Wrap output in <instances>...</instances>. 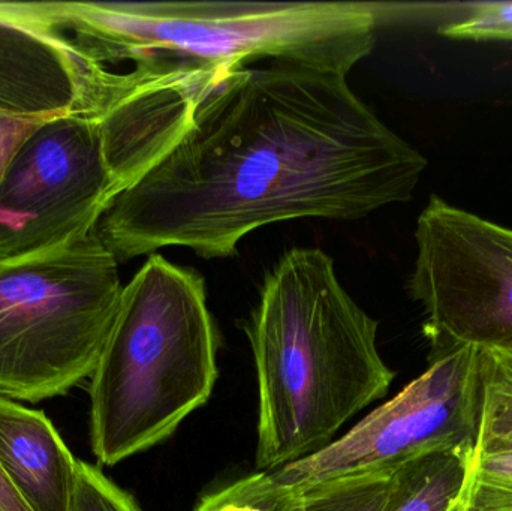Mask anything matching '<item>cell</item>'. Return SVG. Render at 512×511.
I'll list each match as a JSON object with an SVG mask.
<instances>
[{
    "label": "cell",
    "instance_id": "obj_1",
    "mask_svg": "<svg viewBox=\"0 0 512 511\" xmlns=\"http://www.w3.org/2000/svg\"><path fill=\"white\" fill-rule=\"evenodd\" d=\"M426 167L346 75L274 60L222 78L182 140L111 203L96 233L119 263L168 246L227 258L265 225L355 221L406 203Z\"/></svg>",
    "mask_w": 512,
    "mask_h": 511
},
{
    "label": "cell",
    "instance_id": "obj_2",
    "mask_svg": "<svg viewBox=\"0 0 512 511\" xmlns=\"http://www.w3.org/2000/svg\"><path fill=\"white\" fill-rule=\"evenodd\" d=\"M245 330L258 377L261 471L321 452L396 377L378 351V321L346 293L321 249L283 254Z\"/></svg>",
    "mask_w": 512,
    "mask_h": 511
},
{
    "label": "cell",
    "instance_id": "obj_3",
    "mask_svg": "<svg viewBox=\"0 0 512 511\" xmlns=\"http://www.w3.org/2000/svg\"><path fill=\"white\" fill-rule=\"evenodd\" d=\"M98 62L236 71L258 60L348 77L375 47L378 14L357 2H50Z\"/></svg>",
    "mask_w": 512,
    "mask_h": 511
},
{
    "label": "cell",
    "instance_id": "obj_4",
    "mask_svg": "<svg viewBox=\"0 0 512 511\" xmlns=\"http://www.w3.org/2000/svg\"><path fill=\"white\" fill-rule=\"evenodd\" d=\"M218 345L203 276L149 255L123 287L90 377V446L99 464L114 467L164 443L207 404Z\"/></svg>",
    "mask_w": 512,
    "mask_h": 511
},
{
    "label": "cell",
    "instance_id": "obj_5",
    "mask_svg": "<svg viewBox=\"0 0 512 511\" xmlns=\"http://www.w3.org/2000/svg\"><path fill=\"white\" fill-rule=\"evenodd\" d=\"M122 290L119 261L96 230L0 260V398L36 404L92 377Z\"/></svg>",
    "mask_w": 512,
    "mask_h": 511
},
{
    "label": "cell",
    "instance_id": "obj_6",
    "mask_svg": "<svg viewBox=\"0 0 512 511\" xmlns=\"http://www.w3.org/2000/svg\"><path fill=\"white\" fill-rule=\"evenodd\" d=\"M480 369L478 348L432 350L426 372L348 434L315 455L265 473L282 488L301 494L351 477L394 473L406 462L436 450L474 452Z\"/></svg>",
    "mask_w": 512,
    "mask_h": 511
},
{
    "label": "cell",
    "instance_id": "obj_7",
    "mask_svg": "<svg viewBox=\"0 0 512 511\" xmlns=\"http://www.w3.org/2000/svg\"><path fill=\"white\" fill-rule=\"evenodd\" d=\"M408 281L432 350L478 348L512 357V230L433 195L415 230Z\"/></svg>",
    "mask_w": 512,
    "mask_h": 511
},
{
    "label": "cell",
    "instance_id": "obj_8",
    "mask_svg": "<svg viewBox=\"0 0 512 511\" xmlns=\"http://www.w3.org/2000/svg\"><path fill=\"white\" fill-rule=\"evenodd\" d=\"M102 111L54 117L21 144L0 179V260L93 233L122 194L108 159Z\"/></svg>",
    "mask_w": 512,
    "mask_h": 511
},
{
    "label": "cell",
    "instance_id": "obj_9",
    "mask_svg": "<svg viewBox=\"0 0 512 511\" xmlns=\"http://www.w3.org/2000/svg\"><path fill=\"white\" fill-rule=\"evenodd\" d=\"M132 81L84 53L48 2H0V116L54 119L104 110Z\"/></svg>",
    "mask_w": 512,
    "mask_h": 511
},
{
    "label": "cell",
    "instance_id": "obj_10",
    "mask_svg": "<svg viewBox=\"0 0 512 511\" xmlns=\"http://www.w3.org/2000/svg\"><path fill=\"white\" fill-rule=\"evenodd\" d=\"M77 459L42 411L0 398V468L32 511H69Z\"/></svg>",
    "mask_w": 512,
    "mask_h": 511
},
{
    "label": "cell",
    "instance_id": "obj_11",
    "mask_svg": "<svg viewBox=\"0 0 512 511\" xmlns=\"http://www.w3.org/2000/svg\"><path fill=\"white\" fill-rule=\"evenodd\" d=\"M474 452L436 450L406 462L391 477L384 511H450L465 485Z\"/></svg>",
    "mask_w": 512,
    "mask_h": 511
},
{
    "label": "cell",
    "instance_id": "obj_12",
    "mask_svg": "<svg viewBox=\"0 0 512 511\" xmlns=\"http://www.w3.org/2000/svg\"><path fill=\"white\" fill-rule=\"evenodd\" d=\"M481 399L474 456L512 452V357L481 350Z\"/></svg>",
    "mask_w": 512,
    "mask_h": 511
},
{
    "label": "cell",
    "instance_id": "obj_13",
    "mask_svg": "<svg viewBox=\"0 0 512 511\" xmlns=\"http://www.w3.org/2000/svg\"><path fill=\"white\" fill-rule=\"evenodd\" d=\"M303 504V494L282 488L261 471L206 495L195 511H301Z\"/></svg>",
    "mask_w": 512,
    "mask_h": 511
},
{
    "label": "cell",
    "instance_id": "obj_14",
    "mask_svg": "<svg viewBox=\"0 0 512 511\" xmlns=\"http://www.w3.org/2000/svg\"><path fill=\"white\" fill-rule=\"evenodd\" d=\"M457 511H512V452L472 456Z\"/></svg>",
    "mask_w": 512,
    "mask_h": 511
},
{
    "label": "cell",
    "instance_id": "obj_15",
    "mask_svg": "<svg viewBox=\"0 0 512 511\" xmlns=\"http://www.w3.org/2000/svg\"><path fill=\"white\" fill-rule=\"evenodd\" d=\"M393 473L351 477L301 492V511H384Z\"/></svg>",
    "mask_w": 512,
    "mask_h": 511
},
{
    "label": "cell",
    "instance_id": "obj_16",
    "mask_svg": "<svg viewBox=\"0 0 512 511\" xmlns=\"http://www.w3.org/2000/svg\"><path fill=\"white\" fill-rule=\"evenodd\" d=\"M69 511H143L129 492L108 479L101 468L78 461Z\"/></svg>",
    "mask_w": 512,
    "mask_h": 511
},
{
    "label": "cell",
    "instance_id": "obj_17",
    "mask_svg": "<svg viewBox=\"0 0 512 511\" xmlns=\"http://www.w3.org/2000/svg\"><path fill=\"white\" fill-rule=\"evenodd\" d=\"M441 33L453 39L512 41V2L480 3L471 17L448 24Z\"/></svg>",
    "mask_w": 512,
    "mask_h": 511
},
{
    "label": "cell",
    "instance_id": "obj_18",
    "mask_svg": "<svg viewBox=\"0 0 512 511\" xmlns=\"http://www.w3.org/2000/svg\"><path fill=\"white\" fill-rule=\"evenodd\" d=\"M48 120L0 116V179L21 144Z\"/></svg>",
    "mask_w": 512,
    "mask_h": 511
},
{
    "label": "cell",
    "instance_id": "obj_19",
    "mask_svg": "<svg viewBox=\"0 0 512 511\" xmlns=\"http://www.w3.org/2000/svg\"><path fill=\"white\" fill-rule=\"evenodd\" d=\"M0 511H32L0 468Z\"/></svg>",
    "mask_w": 512,
    "mask_h": 511
},
{
    "label": "cell",
    "instance_id": "obj_20",
    "mask_svg": "<svg viewBox=\"0 0 512 511\" xmlns=\"http://www.w3.org/2000/svg\"><path fill=\"white\" fill-rule=\"evenodd\" d=\"M450 511H457V506H454Z\"/></svg>",
    "mask_w": 512,
    "mask_h": 511
}]
</instances>
